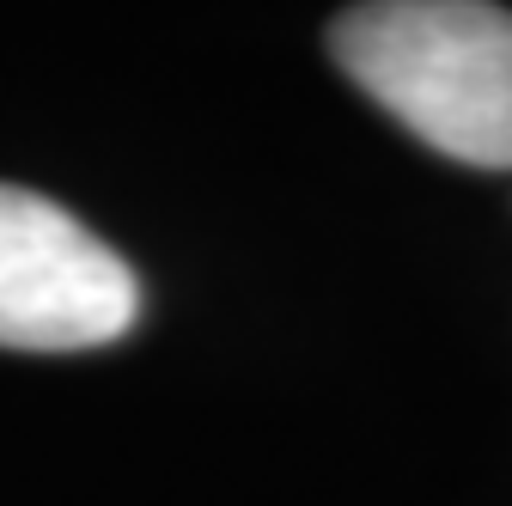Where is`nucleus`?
I'll return each mask as SVG.
<instances>
[{
  "mask_svg": "<svg viewBox=\"0 0 512 506\" xmlns=\"http://www.w3.org/2000/svg\"><path fill=\"white\" fill-rule=\"evenodd\" d=\"M135 318V269L61 202L0 183V348L80 354L128 336Z\"/></svg>",
  "mask_w": 512,
  "mask_h": 506,
  "instance_id": "2",
  "label": "nucleus"
},
{
  "mask_svg": "<svg viewBox=\"0 0 512 506\" xmlns=\"http://www.w3.org/2000/svg\"><path fill=\"white\" fill-rule=\"evenodd\" d=\"M336 68L403 129L482 171H512V13L494 0H360L330 25Z\"/></svg>",
  "mask_w": 512,
  "mask_h": 506,
  "instance_id": "1",
  "label": "nucleus"
}]
</instances>
